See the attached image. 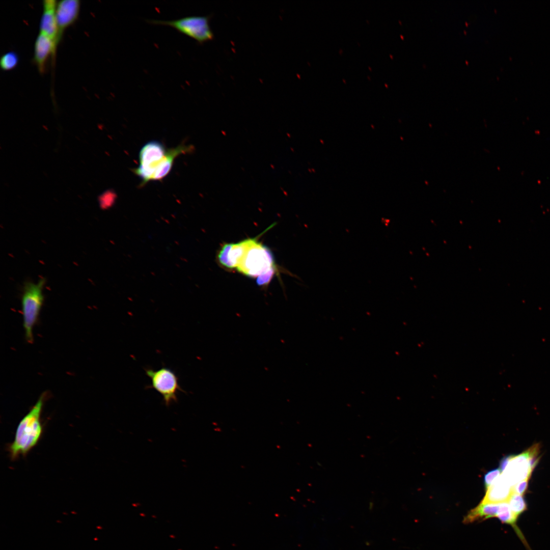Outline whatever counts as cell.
<instances>
[{
  "mask_svg": "<svg viewBox=\"0 0 550 550\" xmlns=\"http://www.w3.org/2000/svg\"><path fill=\"white\" fill-rule=\"evenodd\" d=\"M44 399V395H41L20 421L14 440L8 448L12 459L26 455L40 439L43 432L41 416Z\"/></svg>",
  "mask_w": 550,
  "mask_h": 550,
  "instance_id": "cell-2",
  "label": "cell"
},
{
  "mask_svg": "<svg viewBox=\"0 0 550 550\" xmlns=\"http://www.w3.org/2000/svg\"><path fill=\"white\" fill-rule=\"evenodd\" d=\"M57 44L50 38L40 33L34 45V61L41 74L45 73L47 63L56 53Z\"/></svg>",
  "mask_w": 550,
  "mask_h": 550,
  "instance_id": "cell-10",
  "label": "cell"
},
{
  "mask_svg": "<svg viewBox=\"0 0 550 550\" xmlns=\"http://www.w3.org/2000/svg\"><path fill=\"white\" fill-rule=\"evenodd\" d=\"M508 503L513 513L517 517L527 509V504L522 496L513 492Z\"/></svg>",
  "mask_w": 550,
  "mask_h": 550,
  "instance_id": "cell-14",
  "label": "cell"
},
{
  "mask_svg": "<svg viewBox=\"0 0 550 550\" xmlns=\"http://www.w3.org/2000/svg\"><path fill=\"white\" fill-rule=\"evenodd\" d=\"M496 517L502 522L512 526L518 537L523 542L526 544L524 537L516 525L518 517L511 511L508 502L500 503V508Z\"/></svg>",
  "mask_w": 550,
  "mask_h": 550,
  "instance_id": "cell-13",
  "label": "cell"
},
{
  "mask_svg": "<svg viewBox=\"0 0 550 550\" xmlns=\"http://www.w3.org/2000/svg\"><path fill=\"white\" fill-rule=\"evenodd\" d=\"M190 145L180 144L173 148L167 149L161 142L150 141L141 149L139 164L134 172L141 180L143 186L149 181L160 180L171 171L174 160L179 155L192 150Z\"/></svg>",
  "mask_w": 550,
  "mask_h": 550,
  "instance_id": "cell-1",
  "label": "cell"
},
{
  "mask_svg": "<svg viewBox=\"0 0 550 550\" xmlns=\"http://www.w3.org/2000/svg\"><path fill=\"white\" fill-rule=\"evenodd\" d=\"M276 271L275 266L272 267L267 272L259 276L256 279V283L259 286L267 285L271 281Z\"/></svg>",
  "mask_w": 550,
  "mask_h": 550,
  "instance_id": "cell-16",
  "label": "cell"
},
{
  "mask_svg": "<svg viewBox=\"0 0 550 550\" xmlns=\"http://www.w3.org/2000/svg\"><path fill=\"white\" fill-rule=\"evenodd\" d=\"M57 3L55 0L43 2V11L40 24V33L50 38L57 44L61 40L56 13Z\"/></svg>",
  "mask_w": 550,
  "mask_h": 550,
  "instance_id": "cell-9",
  "label": "cell"
},
{
  "mask_svg": "<svg viewBox=\"0 0 550 550\" xmlns=\"http://www.w3.org/2000/svg\"><path fill=\"white\" fill-rule=\"evenodd\" d=\"M244 254L236 268L250 277H258L275 266L272 253L257 238H248Z\"/></svg>",
  "mask_w": 550,
  "mask_h": 550,
  "instance_id": "cell-4",
  "label": "cell"
},
{
  "mask_svg": "<svg viewBox=\"0 0 550 550\" xmlns=\"http://www.w3.org/2000/svg\"><path fill=\"white\" fill-rule=\"evenodd\" d=\"M45 282V279L41 278L37 283L25 281L22 286L21 301L23 326L25 339L29 343L33 341L34 328L44 301L43 289Z\"/></svg>",
  "mask_w": 550,
  "mask_h": 550,
  "instance_id": "cell-3",
  "label": "cell"
},
{
  "mask_svg": "<svg viewBox=\"0 0 550 550\" xmlns=\"http://www.w3.org/2000/svg\"><path fill=\"white\" fill-rule=\"evenodd\" d=\"M500 503H481L469 511L463 521L469 524L476 521L484 520L496 517Z\"/></svg>",
  "mask_w": 550,
  "mask_h": 550,
  "instance_id": "cell-12",
  "label": "cell"
},
{
  "mask_svg": "<svg viewBox=\"0 0 550 550\" xmlns=\"http://www.w3.org/2000/svg\"><path fill=\"white\" fill-rule=\"evenodd\" d=\"M145 372L151 381V384L148 388L154 389L158 392L162 396L167 406L177 401L179 391L184 392L179 384L178 376L170 368L162 367L157 370L147 368L145 369Z\"/></svg>",
  "mask_w": 550,
  "mask_h": 550,
  "instance_id": "cell-7",
  "label": "cell"
},
{
  "mask_svg": "<svg viewBox=\"0 0 550 550\" xmlns=\"http://www.w3.org/2000/svg\"><path fill=\"white\" fill-rule=\"evenodd\" d=\"M539 449L538 445L536 444L520 454L511 456L502 474L512 487L523 480L530 479L538 461Z\"/></svg>",
  "mask_w": 550,
  "mask_h": 550,
  "instance_id": "cell-6",
  "label": "cell"
},
{
  "mask_svg": "<svg viewBox=\"0 0 550 550\" xmlns=\"http://www.w3.org/2000/svg\"><path fill=\"white\" fill-rule=\"evenodd\" d=\"M511 456L512 455H510L507 457H505L501 460L500 464V469L502 472H503L505 470L506 466H507L511 458Z\"/></svg>",
  "mask_w": 550,
  "mask_h": 550,
  "instance_id": "cell-19",
  "label": "cell"
},
{
  "mask_svg": "<svg viewBox=\"0 0 550 550\" xmlns=\"http://www.w3.org/2000/svg\"><path fill=\"white\" fill-rule=\"evenodd\" d=\"M19 62L18 54L13 51L3 54L0 59L1 68L4 71H9L16 68Z\"/></svg>",
  "mask_w": 550,
  "mask_h": 550,
  "instance_id": "cell-15",
  "label": "cell"
},
{
  "mask_svg": "<svg viewBox=\"0 0 550 550\" xmlns=\"http://www.w3.org/2000/svg\"><path fill=\"white\" fill-rule=\"evenodd\" d=\"M80 6L78 0H63L57 3L56 13L60 39L65 30L77 20Z\"/></svg>",
  "mask_w": 550,
  "mask_h": 550,
  "instance_id": "cell-8",
  "label": "cell"
},
{
  "mask_svg": "<svg viewBox=\"0 0 550 550\" xmlns=\"http://www.w3.org/2000/svg\"><path fill=\"white\" fill-rule=\"evenodd\" d=\"M210 16H190L172 20H149L152 24L169 26L200 44L212 40L214 34L209 25Z\"/></svg>",
  "mask_w": 550,
  "mask_h": 550,
  "instance_id": "cell-5",
  "label": "cell"
},
{
  "mask_svg": "<svg viewBox=\"0 0 550 550\" xmlns=\"http://www.w3.org/2000/svg\"><path fill=\"white\" fill-rule=\"evenodd\" d=\"M512 487L501 474L486 489L481 503L508 502L513 493Z\"/></svg>",
  "mask_w": 550,
  "mask_h": 550,
  "instance_id": "cell-11",
  "label": "cell"
},
{
  "mask_svg": "<svg viewBox=\"0 0 550 550\" xmlns=\"http://www.w3.org/2000/svg\"><path fill=\"white\" fill-rule=\"evenodd\" d=\"M502 473L500 469H496L488 472L485 474L484 482L486 489L493 483Z\"/></svg>",
  "mask_w": 550,
  "mask_h": 550,
  "instance_id": "cell-17",
  "label": "cell"
},
{
  "mask_svg": "<svg viewBox=\"0 0 550 550\" xmlns=\"http://www.w3.org/2000/svg\"><path fill=\"white\" fill-rule=\"evenodd\" d=\"M529 479L523 480L512 487L513 492L522 496L527 489Z\"/></svg>",
  "mask_w": 550,
  "mask_h": 550,
  "instance_id": "cell-18",
  "label": "cell"
}]
</instances>
